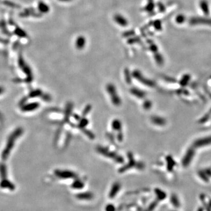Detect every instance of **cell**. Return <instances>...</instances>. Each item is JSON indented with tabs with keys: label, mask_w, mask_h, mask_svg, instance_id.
I'll list each match as a JSON object with an SVG mask.
<instances>
[{
	"label": "cell",
	"mask_w": 211,
	"mask_h": 211,
	"mask_svg": "<svg viewBox=\"0 0 211 211\" xmlns=\"http://www.w3.org/2000/svg\"><path fill=\"white\" fill-rule=\"evenodd\" d=\"M21 130L20 129L17 130L15 133L10 137V138L9 139V140H8V142L7 144V147H6V148L4 149L3 152V154H2V158L5 160H6L7 157H8L9 155V153L10 152V151H11V148H12V145L14 144V142H15V140L17 139V138L18 137V136L20 135L21 133Z\"/></svg>",
	"instance_id": "cell-1"
},
{
	"label": "cell",
	"mask_w": 211,
	"mask_h": 211,
	"mask_svg": "<svg viewBox=\"0 0 211 211\" xmlns=\"http://www.w3.org/2000/svg\"><path fill=\"white\" fill-rule=\"evenodd\" d=\"M189 24L195 25H209L211 26V18L208 17H193L189 19Z\"/></svg>",
	"instance_id": "cell-2"
},
{
	"label": "cell",
	"mask_w": 211,
	"mask_h": 211,
	"mask_svg": "<svg viewBox=\"0 0 211 211\" xmlns=\"http://www.w3.org/2000/svg\"><path fill=\"white\" fill-rule=\"evenodd\" d=\"M55 174L57 176H58L59 178L67 179V178H74L76 177V175L69 171H61V170H57L55 172Z\"/></svg>",
	"instance_id": "cell-3"
},
{
	"label": "cell",
	"mask_w": 211,
	"mask_h": 211,
	"mask_svg": "<svg viewBox=\"0 0 211 211\" xmlns=\"http://www.w3.org/2000/svg\"><path fill=\"white\" fill-rule=\"evenodd\" d=\"M199 7L205 17H208L210 14L209 3L207 0H201L199 2Z\"/></svg>",
	"instance_id": "cell-4"
},
{
	"label": "cell",
	"mask_w": 211,
	"mask_h": 211,
	"mask_svg": "<svg viewBox=\"0 0 211 211\" xmlns=\"http://www.w3.org/2000/svg\"><path fill=\"white\" fill-rule=\"evenodd\" d=\"M210 144H211V136L198 140L194 142V145L195 147H203V146H205V145H209Z\"/></svg>",
	"instance_id": "cell-5"
},
{
	"label": "cell",
	"mask_w": 211,
	"mask_h": 211,
	"mask_svg": "<svg viewBox=\"0 0 211 211\" xmlns=\"http://www.w3.org/2000/svg\"><path fill=\"white\" fill-rule=\"evenodd\" d=\"M120 189V184L119 182H115L112 187V189L110 191L109 194V197L112 199L115 197V196L117 195L118 192L119 191Z\"/></svg>",
	"instance_id": "cell-6"
},
{
	"label": "cell",
	"mask_w": 211,
	"mask_h": 211,
	"mask_svg": "<svg viewBox=\"0 0 211 211\" xmlns=\"http://www.w3.org/2000/svg\"><path fill=\"white\" fill-rule=\"evenodd\" d=\"M76 198L81 200H91L93 198V195L92 193L89 192H83L77 194L76 195Z\"/></svg>",
	"instance_id": "cell-7"
},
{
	"label": "cell",
	"mask_w": 211,
	"mask_h": 211,
	"mask_svg": "<svg viewBox=\"0 0 211 211\" xmlns=\"http://www.w3.org/2000/svg\"><path fill=\"white\" fill-rule=\"evenodd\" d=\"M0 187L2 188H8L10 190H15L14 185L7 179H4L1 182V183H0Z\"/></svg>",
	"instance_id": "cell-8"
},
{
	"label": "cell",
	"mask_w": 211,
	"mask_h": 211,
	"mask_svg": "<svg viewBox=\"0 0 211 211\" xmlns=\"http://www.w3.org/2000/svg\"><path fill=\"white\" fill-rule=\"evenodd\" d=\"M194 150L192 148H190L188 149L185 156V158H184V160H183V162L185 163H188L190 161H191V159L194 156Z\"/></svg>",
	"instance_id": "cell-9"
},
{
	"label": "cell",
	"mask_w": 211,
	"mask_h": 211,
	"mask_svg": "<svg viewBox=\"0 0 211 211\" xmlns=\"http://www.w3.org/2000/svg\"><path fill=\"white\" fill-rule=\"evenodd\" d=\"M84 187V183L80 180H76L72 184V187L74 189L80 190L82 189Z\"/></svg>",
	"instance_id": "cell-10"
},
{
	"label": "cell",
	"mask_w": 211,
	"mask_h": 211,
	"mask_svg": "<svg viewBox=\"0 0 211 211\" xmlns=\"http://www.w3.org/2000/svg\"><path fill=\"white\" fill-rule=\"evenodd\" d=\"M186 21V17L183 15H179L176 18V21L179 24H182Z\"/></svg>",
	"instance_id": "cell-11"
},
{
	"label": "cell",
	"mask_w": 211,
	"mask_h": 211,
	"mask_svg": "<svg viewBox=\"0 0 211 211\" xmlns=\"http://www.w3.org/2000/svg\"><path fill=\"white\" fill-rule=\"evenodd\" d=\"M155 192H156V194L157 195V197H158V198H159L160 199H163L165 198V194L161 191V190H158V189H156L155 190Z\"/></svg>",
	"instance_id": "cell-12"
},
{
	"label": "cell",
	"mask_w": 211,
	"mask_h": 211,
	"mask_svg": "<svg viewBox=\"0 0 211 211\" xmlns=\"http://www.w3.org/2000/svg\"><path fill=\"white\" fill-rule=\"evenodd\" d=\"M190 76H189V74H186L182 79V81L181 82V85H185L187 83H188V82L190 81Z\"/></svg>",
	"instance_id": "cell-13"
},
{
	"label": "cell",
	"mask_w": 211,
	"mask_h": 211,
	"mask_svg": "<svg viewBox=\"0 0 211 211\" xmlns=\"http://www.w3.org/2000/svg\"><path fill=\"white\" fill-rule=\"evenodd\" d=\"M115 207L112 204H109L106 207V211H115Z\"/></svg>",
	"instance_id": "cell-14"
}]
</instances>
